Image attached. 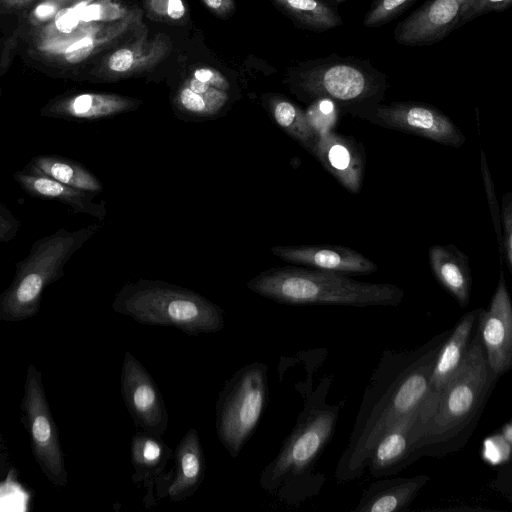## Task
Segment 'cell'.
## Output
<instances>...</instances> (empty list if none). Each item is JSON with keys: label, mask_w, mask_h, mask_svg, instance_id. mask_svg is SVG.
Returning <instances> with one entry per match:
<instances>
[{"label": "cell", "mask_w": 512, "mask_h": 512, "mask_svg": "<svg viewBox=\"0 0 512 512\" xmlns=\"http://www.w3.org/2000/svg\"><path fill=\"white\" fill-rule=\"evenodd\" d=\"M481 308L466 313L441 345L430 377L429 394L436 396L463 364Z\"/></svg>", "instance_id": "ffe728a7"}, {"label": "cell", "mask_w": 512, "mask_h": 512, "mask_svg": "<svg viewBox=\"0 0 512 512\" xmlns=\"http://www.w3.org/2000/svg\"><path fill=\"white\" fill-rule=\"evenodd\" d=\"M475 329L460 369L418 411L409 434L413 461L462 449L478 424L499 377L488 366L477 322Z\"/></svg>", "instance_id": "7a4b0ae2"}, {"label": "cell", "mask_w": 512, "mask_h": 512, "mask_svg": "<svg viewBox=\"0 0 512 512\" xmlns=\"http://www.w3.org/2000/svg\"><path fill=\"white\" fill-rule=\"evenodd\" d=\"M419 409L400 419L378 440L366 467L371 475H392L413 462L409 434Z\"/></svg>", "instance_id": "44dd1931"}, {"label": "cell", "mask_w": 512, "mask_h": 512, "mask_svg": "<svg viewBox=\"0 0 512 512\" xmlns=\"http://www.w3.org/2000/svg\"><path fill=\"white\" fill-rule=\"evenodd\" d=\"M428 258L437 281L460 307H467L472 286L468 257L453 244H436L429 248Z\"/></svg>", "instance_id": "7402d4cb"}, {"label": "cell", "mask_w": 512, "mask_h": 512, "mask_svg": "<svg viewBox=\"0 0 512 512\" xmlns=\"http://www.w3.org/2000/svg\"><path fill=\"white\" fill-rule=\"evenodd\" d=\"M120 384L124 404L135 426L162 437L168 426L163 397L150 373L129 351L124 354Z\"/></svg>", "instance_id": "8fae6325"}, {"label": "cell", "mask_w": 512, "mask_h": 512, "mask_svg": "<svg viewBox=\"0 0 512 512\" xmlns=\"http://www.w3.org/2000/svg\"><path fill=\"white\" fill-rule=\"evenodd\" d=\"M131 463L134 468L132 480L147 485L158 477L172 457V449L161 437L154 436L143 430L134 434L131 439Z\"/></svg>", "instance_id": "cb8c5ba5"}, {"label": "cell", "mask_w": 512, "mask_h": 512, "mask_svg": "<svg viewBox=\"0 0 512 512\" xmlns=\"http://www.w3.org/2000/svg\"><path fill=\"white\" fill-rule=\"evenodd\" d=\"M374 125L460 148L466 138L460 128L437 107L416 101L382 102L349 113Z\"/></svg>", "instance_id": "30bf717a"}, {"label": "cell", "mask_w": 512, "mask_h": 512, "mask_svg": "<svg viewBox=\"0 0 512 512\" xmlns=\"http://www.w3.org/2000/svg\"><path fill=\"white\" fill-rule=\"evenodd\" d=\"M312 154L347 191H361L366 165L361 142L331 130L317 137Z\"/></svg>", "instance_id": "9a60e30c"}, {"label": "cell", "mask_w": 512, "mask_h": 512, "mask_svg": "<svg viewBox=\"0 0 512 512\" xmlns=\"http://www.w3.org/2000/svg\"><path fill=\"white\" fill-rule=\"evenodd\" d=\"M339 110V107L329 99L318 98L310 102L305 114L317 137L334 130L338 121Z\"/></svg>", "instance_id": "f546056e"}, {"label": "cell", "mask_w": 512, "mask_h": 512, "mask_svg": "<svg viewBox=\"0 0 512 512\" xmlns=\"http://www.w3.org/2000/svg\"><path fill=\"white\" fill-rule=\"evenodd\" d=\"M427 475L384 479L373 482L362 495L356 512H399L406 510L429 481Z\"/></svg>", "instance_id": "603a6c76"}, {"label": "cell", "mask_w": 512, "mask_h": 512, "mask_svg": "<svg viewBox=\"0 0 512 512\" xmlns=\"http://www.w3.org/2000/svg\"><path fill=\"white\" fill-rule=\"evenodd\" d=\"M418 0H373L364 16L363 25L378 28L399 17Z\"/></svg>", "instance_id": "f1b7e54d"}, {"label": "cell", "mask_w": 512, "mask_h": 512, "mask_svg": "<svg viewBox=\"0 0 512 512\" xmlns=\"http://www.w3.org/2000/svg\"><path fill=\"white\" fill-rule=\"evenodd\" d=\"M147 15L157 21L180 22L186 17L183 0H145Z\"/></svg>", "instance_id": "1f68e13d"}, {"label": "cell", "mask_w": 512, "mask_h": 512, "mask_svg": "<svg viewBox=\"0 0 512 512\" xmlns=\"http://www.w3.org/2000/svg\"><path fill=\"white\" fill-rule=\"evenodd\" d=\"M0 94H1V92H0Z\"/></svg>", "instance_id": "b9f144b4"}, {"label": "cell", "mask_w": 512, "mask_h": 512, "mask_svg": "<svg viewBox=\"0 0 512 512\" xmlns=\"http://www.w3.org/2000/svg\"><path fill=\"white\" fill-rule=\"evenodd\" d=\"M327 393V392H326ZM320 399L319 387L307 399L303 411L276 457L260 474L261 487L271 494L285 495L310 473L332 438L339 407Z\"/></svg>", "instance_id": "52a82bcc"}, {"label": "cell", "mask_w": 512, "mask_h": 512, "mask_svg": "<svg viewBox=\"0 0 512 512\" xmlns=\"http://www.w3.org/2000/svg\"><path fill=\"white\" fill-rule=\"evenodd\" d=\"M503 260L512 271V193L506 192L500 208Z\"/></svg>", "instance_id": "836d02e7"}, {"label": "cell", "mask_w": 512, "mask_h": 512, "mask_svg": "<svg viewBox=\"0 0 512 512\" xmlns=\"http://www.w3.org/2000/svg\"><path fill=\"white\" fill-rule=\"evenodd\" d=\"M268 367L253 362L226 381L216 403V433L236 458L254 433L268 402Z\"/></svg>", "instance_id": "ba28073f"}, {"label": "cell", "mask_w": 512, "mask_h": 512, "mask_svg": "<svg viewBox=\"0 0 512 512\" xmlns=\"http://www.w3.org/2000/svg\"><path fill=\"white\" fill-rule=\"evenodd\" d=\"M20 221L0 203V242H8L14 239L20 228Z\"/></svg>", "instance_id": "d590c367"}, {"label": "cell", "mask_w": 512, "mask_h": 512, "mask_svg": "<svg viewBox=\"0 0 512 512\" xmlns=\"http://www.w3.org/2000/svg\"><path fill=\"white\" fill-rule=\"evenodd\" d=\"M276 5L298 26L325 32L342 25V19L324 0H274Z\"/></svg>", "instance_id": "484cf974"}, {"label": "cell", "mask_w": 512, "mask_h": 512, "mask_svg": "<svg viewBox=\"0 0 512 512\" xmlns=\"http://www.w3.org/2000/svg\"><path fill=\"white\" fill-rule=\"evenodd\" d=\"M171 48L167 35L158 33L150 38L146 28L140 29L133 41L104 56L91 75L101 81H110L141 74L156 67Z\"/></svg>", "instance_id": "5bb4252c"}, {"label": "cell", "mask_w": 512, "mask_h": 512, "mask_svg": "<svg viewBox=\"0 0 512 512\" xmlns=\"http://www.w3.org/2000/svg\"><path fill=\"white\" fill-rule=\"evenodd\" d=\"M97 228H60L36 240L27 257L17 263L11 284L0 293V321L19 322L35 316L44 289L64 276L68 260Z\"/></svg>", "instance_id": "5b68a950"}, {"label": "cell", "mask_w": 512, "mask_h": 512, "mask_svg": "<svg viewBox=\"0 0 512 512\" xmlns=\"http://www.w3.org/2000/svg\"><path fill=\"white\" fill-rule=\"evenodd\" d=\"M450 331L413 350L386 351L365 390L348 445L336 467L340 482L354 480L367 467L381 436L420 408L438 351Z\"/></svg>", "instance_id": "6da1fadb"}, {"label": "cell", "mask_w": 512, "mask_h": 512, "mask_svg": "<svg viewBox=\"0 0 512 512\" xmlns=\"http://www.w3.org/2000/svg\"><path fill=\"white\" fill-rule=\"evenodd\" d=\"M81 0H39L27 14L28 24L35 28L45 26L64 9Z\"/></svg>", "instance_id": "d6a6232c"}, {"label": "cell", "mask_w": 512, "mask_h": 512, "mask_svg": "<svg viewBox=\"0 0 512 512\" xmlns=\"http://www.w3.org/2000/svg\"><path fill=\"white\" fill-rule=\"evenodd\" d=\"M330 1H333V2H336V3H343V2H345L346 0H330Z\"/></svg>", "instance_id": "60d3db41"}, {"label": "cell", "mask_w": 512, "mask_h": 512, "mask_svg": "<svg viewBox=\"0 0 512 512\" xmlns=\"http://www.w3.org/2000/svg\"><path fill=\"white\" fill-rule=\"evenodd\" d=\"M191 76L227 92L230 87L226 77L218 70L210 67L197 68L193 71Z\"/></svg>", "instance_id": "8d00e7d4"}, {"label": "cell", "mask_w": 512, "mask_h": 512, "mask_svg": "<svg viewBox=\"0 0 512 512\" xmlns=\"http://www.w3.org/2000/svg\"><path fill=\"white\" fill-rule=\"evenodd\" d=\"M228 97L227 91L190 76L178 89L174 102L186 113L212 116L223 108Z\"/></svg>", "instance_id": "4316f807"}, {"label": "cell", "mask_w": 512, "mask_h": 512, "mask_svg": "<svg viewBox=\"0 0 512 512\" xmlns=\"http://www.w3.org/2000/svg\"><path fill=\"white\" fill-rule=\"evenodd\" d=\"M174 456V468L167 497L175 502L191 497L205 477L206 462L198 431L189 429L178 442Z\"/></svg>", "instance_id": "d6986e66"}, {"label": "cell", "mask_w": 512, "mask_h": 512, "mask_svg": "<svg viewBox=\"0 0 512 512\" xmlns=\"http://www.w3.org/2000/svg\"><path fill=\"white\" fill-rule=\"evenodd\" d=\"M21 411L36 462L54 486H66L68 475L58 429L45 394L41 372L34 364H30L26 370Z\"/></svg>", "instance_id": "9c48e42d"}, {"label": "cell", "mask_w": 512, "mask_h": 512, "mask_svg": "<svg viewBox=\"0 0 512 512\" xmlns=\"http://www.w3.org/2000/svg\"><path fill=\"white\" fill-rule=\"evenodd\" d=\"M31 167L58 182L78 189L99 192L102 184L81 163L59 155H37L28 163Z\"/></svg>", "instance_id": "d4e9b609"}, {"label": "cell", "mask_w": 512, "mask_h": 512, "mask_svg": "<svg viewBox=\"0 0 512 512\" xmlns=\"http://www.w3.org/2000/svg\"><path fill=\"white\" fill-rule=\"evenodd\" d=\"M268 104L269 111L277 125L312 153L317 136L309 125L305 111L289 99L279 95L272 96Z\"/></svg>", "instance_id": "83f0119b"}, {"label": "cell", "mask_w": 512, "mask_h": 512, "mask_svg": "<svg viewBox=\"0 0 512 512\" xmlns=\"http://www.w3.org/2000/svg\"><path fill=\"white\" fill-rule=\"evenodd\" d=\"M502 438L509 444H512V424L511 421L504 424L501 434Z\"/></svg>", "instance_id": "ab89813d"}, {"label": "cell", "mask_w": 512, "mask_h": 512, "mask_svg": "<svg viewBox=\"0 0 512 512\" xmlns=\"http://www.w3.org/2000/svg\"><path fill=\"white\" fill-rule=\"evenodd\" d=\"M112 307L138 323L176 328L189 336L215 333L224 326L219 306L195 291L161 281L124 286Z\"/></svg>", "instance_id": "277c9868"}, {"label": "cell", "mask_w": 512, "mask_h": 512, "mask_svg": "<svg viewBox=\"0 0 512 512\" xmlns=\"http://www.w3.org/2000/svg\"><path fill=\"white\" fill-rule=\"evenodd\" d=\"M469 0H427L398 23L394 39L406 46L432 45L458 28Z\"/></svg>", "instance_id": "4fadbf2b"}, {"label": "cell", "mask_w": 512, "mask_h": 512, "mask_svg": "<svg viewBox=\"0 0 512 512\" xmlns=\"http://www.w3.org/2000/svg\"><path fill=\"white\" fill-rule=\"evenodd\" d=\"M247 287L288 305L397 306L404 297L394 284L361 282L341 273L293 266L266 270Z\"/></svg>", "instance_id": "3957f363"}, {"label": "cell", "mask_w": 512, "mask_h": 512, "mask_svg": "<svg viewBox=\"0 0 512 512\" xmlns=\"http://www.w3.org/2000/svg\"><path fill=\"white\" fill-rule=\"evenodd\" d=\"M511 4L512 0H469L459 20L458 28L489 12L504 11L508 9Z\"/></svg>", "instance_id": "e575fe53"}, {"label": "cell", "mask_w": 512, "mask_h": 512, "mask_svg": "<svg viewBox=\"0 0 512 512\" xmlns=\"http://www.w3.org/2000/svg\"><path fill=\"white\" fill-rule=\"evenodd\" d=\"M291 85L305 101L329 99L348 114L382 102L389 87L386 74L369 60L337 54L303 63L293 72Z\"/></svg>", "instance_id": "8992f818"}, {"label": "cell", "mask_w": 512, "mask_h": 512, "mask_svg": "<svg viewBox=\"0 0 512 512\" xmlns=\"http://www.w3.org/2000/svg\"><path fill=\"white\" fill-rule=\"evenodd\" d=\"M477 324L488 366L500 377L512 366V304L502 269L490 305L481 308Z\"/></svg>", "instance_id": "7c38bea8"}, {"label": "cell", "mask_w": 512, "mask_h": 512, "mask_svg": "<svg viewBox=\"0 0 512 512\" xmlns=\"http://www.w3.org/2000/svg\"><path fill=\"white\" fill-rule=\"evenodd\" d=\"M135 99L113 93L72 92L49 100L40 115L57 119L95 120L135 109Z\"/></svg>", "instance_id": "e0dca14e"}, {"label": "cell", "mask_w": 512, "mask_h": 512, "mask_svg": "<svg viewBox=\"0 0 512 512\" xmlns=\"http://www.w3.org/2000/svg\"><path fill=\"white\" fill-rule=\"evenodd\" d=\"M38 1L39 0H0V16L22 11Z\"/></svg>", "instance_id": "74e56055"}, {"label": "cell", "mask_w": 512, "mask_h": 512, "mask_svg": "<svg viewBox=\"0 0 512 512\" xmlns=\"http://www.w3.org/2000/svg\"><path fill=\"white\" fill-rule=\"evenodd\" d=\"M202 2L219 17L229 15L235 8L234 0H202Z\"/></svg>", "instance_id": "f35d334b"}, {"label": "cell", "mask_w": 512, "mask_h": 512, "mask_svg": "<svg viewBox=\"0 0 512 512\" xmlns=\"http://www.w3.org/2000/svg\"><path fill=\"white\" fill-rule=\"evenodd\" d=\"M272 253L289 263L345 275L371 274L378 269L361 252L341 245L276 246Z\"/></svg>", "instance_id": "2e32d148"}, {"label": "cell", "mask_w": 512, "mask_h": 512, "mask_svg": "<svg viewBox=\"0 0 512 512\" xmlns=\"http://www.w3.org/2000/svg\"><path fill=\"white\" fill-rule=\"evenodd\" d=\"M14 179L31 196L58 201L75 213H85L102 219L105 209L93 201L95 192L78 189L43 175L29 164L14 174Z\"/></svg>", "instance_id": "ac0fdd59"}, {"label": "cell", "mask_w": 512, "mask_h": 512, "mask_svg": "<svg viewBox=\"0 0 512 512\" xmlns=\"http://www.w3.org/2000/svg\"><path fill=\"white\" fill-rule=\"evenodd\" d=\"M480 167L481 173L484 183V189L486 192V197L488 200V206L490 209V214L492 218V222L494 225L496 238L498 242V253L500 255V262H503V251H502V232H501V224H500V207L498 205V201L496 198V191L494 187V183L490 174V170L487 164V160L483 150H480Z\"/></svg>", "instance_id": "4dcf8cb0"}]
</instances>
